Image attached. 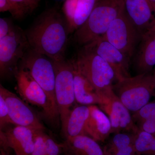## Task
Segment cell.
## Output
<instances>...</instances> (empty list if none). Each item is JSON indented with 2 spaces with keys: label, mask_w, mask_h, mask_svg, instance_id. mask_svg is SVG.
Returning <instances> with one entry per match:
<instances>
[{
  "label": "cell",
  "mask_w": 155,
  "mask_h": 155,
  "mask_svg": "<svg viewBox=\"0 0 155 155\" xmlns=\"http://www.w3.org/2000/svg\"><path fill=\"white\" fill-rule=\"evenodd\" d=\"M25 34L31 48L53 61L65 59L69 28L65 17L58 11L45 12Z\"/></svg>",
  "instance_id": "6da1fadb"
},
{
  "label": "cell",
  "mask_w": 155,
  "mask_h": 155,
  "mask_svg": "<svg viewBox=\"0 0 155 155\" xmlns=\"http://www.w3.org/2000/svg\"><path fill=\"white\" fill-rule=\"evenodd\" d=\"M124 0H99L88 19L75 31V41L83 46L103 36L125 11Z\"/></svg>",
  "instance_id": "7a4b0ae2"
},
{
  "label": "cell",
  "mask_w": 155,
  "mask_h": 155,
  "mask_svg": "<svg viewBox=\"0 0 155 155\" xmlns=\"http://www.w3.org/2000/svg\"><path fill=\"white\" fill-rule=\"evenodd\" d=\"M73 62L101 99L114 94L113 82L114 80L117 81L116 74L110 66L102 58L83 47Z\"/></svg>",
  "instance_id": "3957f363"
},
{
  "label": "cell",
  "mask_w": 155,
  "mask_h": 155,
  "mask_svg": "<svg viewBox=\"0 0 155 155\" xmlns=\"http://www.w3.org/2000/svg\"><path fill=\"white\" fill-rule=\"evenodd\" d=\"M113 91L129 111L137 112L154 96L152 73L139 74L117 81L113 85Z\"/></svg>",
  "instance_id": "277c9868"
},
{
  "label": "cell",
  "mask_w": 155,
  "mask_h": 155,
  "mask_svg": "<svg viewBox=\"0 0 155 155\" xmlns=\"http://www.w3.org/2000/svg\"><path fill=\"white\" fill-rule=\"evenodd\" d=\"M20 62V67L28 70L44 91L54 113L60 117L56 98V75L53 61L30 48Z\"/></svg>",
  "instance_id": "5b68a950"
},
{
  "label": "cell",
  "mask_w": 155,
  "mask_h": 155,
  "mask_svg": "<svg viewBox=\"0 0 155 155\" xmlns=\"http://www.w3.org/2000/svg\"><path fill=\"white\" fill-rule=\"evenodd\" d=\"M55 72V95L63 134L75 101L73 61H53Z\"/></svg>",
  "instance_id": "8992f818"
},
{
  "label": "cell",
  "mask_w": 155,
  "mask_h": 155,
  "mask_svg": "<svg viewBox=\"0 0 155 155\" xmlns=\"http://www.w3.org/2000/svg\"><path fill=\"white\" fill-rule=\"evenodd\" d=\"M30 48L25 32L17 27L0 39V75L2 78L14 73L18 63Z\"/></svg>",
  "instance_id": "52a82bcc"
},
{
  "label": "cell",
  "mask_w": 155,
  "mask_h": 155,
  "mask_svg": "<svg viewBox=\"0 0 155 155\" xmlns=\"http://www.w3.org/2000/svg\"><path fill=\"white\" fill-rule=\"evenodd\" d=\"M14 75L17 81V90L22 98L27 102L41 108L44 115L51 122L58 120V117L54 113L47 95L28 70L18 67Z\"/></svg>",
  "instance_id": "ba28073f"
},
{
  "label": "cell",
  "mask_w": 155,
  "mask_h": 155,
  "mask_svg": "<svg viewBox=\"0 0 155 155\" xmlns=\"http://www.w3.org/2000/svg\"><path fill=\"white\" fill-rule=\"evenodd\" d=\"M102 37L130 58L133 55L137 41L140 39L138 31L125 11L114 20Z\"/></svg>",
  "instance_id": "9c48e42d"
},
{
  "label": "cell",
  "mask_w": 155,
  "mask_h": 155,
  "mask_svg": "<svg viewBox=\"0 0 155 155\" xmlns=\"http://www.w3.org/2000/svg\"><path fill=\"white\" fill-rule=\"evenodd\" d=\"M83 47L98 55L110 66L116 74V81L131 76L129 71L130 58L102 37Z\"/></svg>",
  "instance_id": "30bf717a"
},
{
  "label": "cell",
  "mask_w": 155,
  "mask_h": 155,
  "mask_svg": "<svg viewBox=\"0 0 155 155\" xmlns=\"http://www.w3.org/2000/svg\"><path fill=\"white\" fill-rule=\"evenodd\" d=\"M100 106L107 114L110 121L111 134L122 132L136 134L138 132V127L134 122L130 111L115 93L103 99Z\"/></svg>",
  "instance_id": "8fae6325"
},
{
  "label": "cell",
  "mask_w": 155,
  "mask_h": 155,
  "mask_svg": "<svg viewBox=\"0 0 155 155\" xmlns=\"http://www.w3.org/2000/svg\"><path fill=\"white\" fill-rule=\"evenodd\" d=\"M0 94L5 99L13 125L35 129L45 127L33 110L17 95L0 85Z\"/></svg>",
  "instance_id": "7c38bea8"
},
{
  "label": "cell",
  "mask_w": 155,
  "mask_h": 155,
  "mask_svg": "<svg viewBox=\"0 0 155 155\" xmlns=\"http://www.w3.org/2000/svg\"><path fill=\"white\" fill-rule=\"evenodd\" d=\"M35 129L15 125L0 131L1 150L9 154L10 149L16 155H32Z\"/></svg>",
  "instance_id": "4fadbf2b"
},
{
  "label": "cell",
  "mask_w": 155,
  "mask_h": 155,
  "mask_svg": "<svg viewBox=\"0 0 155 155\" xmlns=\"http://www.w3.org/2000/svg\"><path fill=\"white\" fill-rule=\"evenodd\" d=\"M127 17L140 36L155 25V14L148 0H124Z\"/></svg>",
  "instance_id": "5bb4252c"
},
{
  "label": "cell",
  "mask_w": 155,
  "mask_h": 155,
  "mask_svg": "<svg viewBox=\"0 0 155 155\" xmlns=\"http://www.w3.org/2000/svg\"><path fill=\"white\" fill-rule=\"evenodd\" d=\"M135 66L138 75L150 73L155 67V25L141 35Z\"/></svg>",
  "instance_id": "9a60e30c"
},
{
  "label": "cell",
  "mask_w": 155,
  "mask_h": 155,
  "mask_svg": "<svg viewBox=\"0 0 155 155\" xmlns=\"http://www.w3.org/2000/svg\"><path fill=\"white\" fill-rule=\"evenodd\" d=\"M89 116L84 128L85 135L97 142H104L111 134V124L108 116L95 105L88 106Z\"/></svg>",
  "instance_id": "2e32d148"
},
{
  "label": "cell",
  "mask_w": 155,
  "mask_h": 155,
  "mask_svg": "<svg viewBox=\"0 0 155 155\" xmlns=\"http://www.w3.org/2000/svg\"><path fill=\"white\" fill-rule=\"evenodd\" d=\"M97 142L86 135L67 139L62 143L63 153L65 155H105Z\"/></svg>",
  "instance_id": "e0dca14e"
},
{
  "label": "cell",
  "mask_w": 155,
  "mask_h": 155,
  "mask_svg": "<svg viewBox=\"0 0 155 155\" xmlns=\"http://www.w3.org/2000/svg\"><path fill=\"white\" fill-rule=\"evenodd\" d=\"M74 65V92L75 101L82 105H91L101 103V99L86 78Z\"/></svg>",
  "instance_id": "ac0fdd59"
},
{
  "label": "cell",
  "mask_w": 155,
  "mask_h": 155,
  "mask_svg": "<svg viewBox=\"0 0 155 155\" xmlns=\"http://www.w3.org/2000/svg\"><path fill=\"white\" fill-rule=\"evenodd\" d=\"M89 114L88 106H78L72 109L64 134L66 139L85 135L84 128Z\"/></svg>",
  "instance_id": "d6986e66"
},
{
  "label": "cell",
  "mask_w": 155,
  "mask_h": 155,
  "mask_svg": "<svg viewBox=\"0 0 155 155\" xmlns=\"http://www.w3.org/2000/svg\"><path fill=\"white\" fill-rule=\"evenodd\" d=\"M132 117L139 130L155 136V101L148 103L138 111L134 112Z\"/></svg>",
  "instance_id": "ffe728a7"
},
{
  "label": "cell",
  "mask_w": 155,
  "mask_h": 155,
  "mask_svg": "<svg viewBox=\"0 0 155 155\" xmlns=\"http://www.w3.org/2000/svg\"><path fill=\"white\" fill-rule=\"evenodd\" d=\"M99 0H78L70 33L75 31L88 19Z\"/></svg>",
  "instance_id": "44dd1931"
},
{
  "label": "cell",
  "mask_w": 155,
  "mask_h": 155,
  "mask_svg": "<svg viewBox=\"0 0 155 155\" xmlns=\"http://www.w3.org/2000/svg\"><path fill=\"white\" fill-rule=\"evenodd\" d=\"M134 144L138 155H155V136L150 134L139 130L135 134Z\"/></svg>",
  "instance_id": "7402d4cb"
},
{
  "label": "cell",
  "mask_w": 155,
  "mask_h": 155,
  "mask_svg": "<svg viewBox=\"0 0 155 155\" xmlns=\"http://www.w3.org/2000/svg\"><path fill=\"white\" fill-rule=\"evenodd\" d=\"M46 136L44 130H35L32 155H45Z\"/></svg>",
  "instance_id": "603a6c76"
},
{
  "label": "cell",
  "mask_w": 155,
  "mask_h": 155,
  "mask_svg": "<svg viewBox=\"0 0 155 155\" xmlns=\"http://www.w3.org/2000/svg\"><path fill=\"white\" fill-rule=\"evenodd\" d=\"M77 2L78 0H66L63 5V13L68 25L69 34L73 24Z\"/></svg>",
  "instance_id": "cb8c5ba5"
},
{
  "label": "cell",
  "mask_w": 155,
  "mask_h": 155,
  "mask_svg": "<svg viewBox=\"0 0 155 155\" xmlns=\"http://www.w3.org/2000/svg\"><path fill=\"white\" fill-rule=\"evenodd\" d=\"M9 12L15 19H20L25 14L11 0H0V12Z\"/></svg>",
  "instance_id": "d4e9b609"
},
{
  "label": "cell",
  "mask_w": 155,
  "mask_h": 155,
  "mask_svg": "<svg viewBox=\"0 0 155 155\" xmlns=\"http://www.w3.org/2000/svg\"><path fill=\"white\" fill-rule=\"evenodd\" d=\"M13 124L9 115L8 109L5 99L0 94V130H3L6 125Z\"/></svg>",
  "instance_id": "484cf974"
},
{
  "label": "cell",
  "mask_w": 155,
  "mask_h": 155,
  "mask_svg": "<svg viewBox=\"0 0 155 155\" xmlns=\"http://www.w3.org/2000/svg\"><path fill=\"white\" fill-rule=\"evenodd\" d=\"M63 153L62 143H58L49 136H46L45 155H61Z\"/></svg>",
  "instance_id": "4316f807"
},
{
  "label": "cell",
  "mask_w": 155,
  "mask_h": 155,
  "mask_svg": "<svg viewBox=\"0 0 155 155\" xmlns=\"http://www.w3.org/2000/svg\"><path fill=\"white\" fill-rule=\"evenodd\" d=\"M24 13L29 14L32 12L42 0H11Z\"/></svg>",
  "instance_id": "83f0119b"
},
{
  "label": "cell",
  "mask_w": 155,
  "mask_h": 155,
  "mask_svg": "<svg viewBox=\"0 0 155 155\" xmlns=\"http://www.w3.org/2000/svg\"><path fill=\"white\" fill-rule=\"evenodd\" d=\"M17 27L14 26L12 21L6 18H0V39L8 35Z\"/></svg>",
  "instance_id": "f1b7e54d"
},
{
  "label": "cell",
  "mask_w": 155,
  "mask_h": 155,
  "mask_svg": "<svg viewBox=\"0 0 155 155\" xmlns=\"http://www.w3.org/2000/svg\"><path fill=\"white\" fill-rule=\"evenodd\" d=\"M152 7L155 14V0H148Z\"/></svg>",
  "instance_id": "f546056e"
},
{
  "label": "cell",
  "mask_w": 155,
  "mask_h": 155,
  "mask_svg": "<svg viewBox=\"0 0 155 155\" xmlns=\"http://www.w3.org/2000/svg\"><path fill=\"white\" fill-rule=\"evenodd\" d=\"M152 75L153 81L154 86V97H155V67L154 69L153 72L152 73Z\"/></svg>",
  "instance_id": "4dcf8cb0"
},
{
  "label": "cell",
  "mask_w": 155,
  "mask_h": 155,
  "mask_svg": "<svg viewBox=\"0 0 155 155\" xmlns=\"http://www.w3.org/2000/svg\"><path fill=\"white\" fill-rule=\"evenodd\" d=\"M0 155H9L8 153L4 151L3 150H1V153Z\"/></svg>",
  "instance_id": "1f68e13d"
},
{
  "label": "cell",
  "mask_w": 155,
  "mask_h": 155,
  "mask_svg": "<svg viewBox=\"0 0 155 155\" xmlns=\"http://www.w3.org/2000/svg\"></svg>",
  "instance_id": "d6a6232c"
}]
</instances>
